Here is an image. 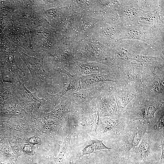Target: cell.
<instances>
[{
	"label": "cell",
	"mask_w": 164,
	"mask_h": 164,
	"mask_svg": "<svg viewBox=\"0 0 164 164\" xmlns=\"http://www.w3.org/2000/svg\"><path fill=\"white\" fill-rule=\"evenodd\" d=\"M144 133L142 128H137L132 130L128 135L126 141V147L128 150L135 147L140 142Z\"/></svg>",
	"instance_id": "obj_1"
},
{
	"label": "cell",
	"mask_w": 164,
	"mask_h": 164,
	"mask_svg": "<svg viewBox=\"0 0 164 164\" xmlns=\"http://www.w3.org/2000/svg\"><path fill=\"white\" fill-rule=\"evenodd\" d=\"M112 148L106 146L103 143L102 141L97 139L90 140L89 145L87 146L83 150L82 156L90 154L97 150L103 149L109 150Z\"/></svg>",
	"instance_id": "obj_2"
},
{
	"label": "cell",
	"mask_w": 164,
	"mask_h": 164,
	"mask_svg": "<svg viewBox=\"0 0 164 164\" xmlns=\"http://www.w3.org/2000/svg\"><path fill=\"white\" fill-rule=\"evenodd\" d=\"M137 148L138 155L141 158H145L148 156L150 152V146L148 142L142 141Z\"/></svg>",
	"instance_id": "obj_3"
},
{
	"label": "cell",
	"mask_w": 164,
	"mask_h": 164,
	"mask_svg": "<svg viewBox=\"0 0 164 164\" xmlns=\"http://www.w3.org/2000/svg\"><path fill=\"white\" fill-rule=\"evenodd\" d=\"M105 124L102 125L104 131L112 129L117 126L118 122L117 121L110 120L105 123Z\"/></svg>",
	"instance_id": "obj_4"
},
{
	"label": "cell",
	"mask_w": 164,
	"mask_h": 164,
	"mask_svg": "<svg viewBox=\"0 0 164 164\" xmlns=\"http://www.w3.org/2000/svg\"><path fill=\"white\" fill-rule=\"evenodd\" d=\"M164 161V142L163 140L162 142V153L161 156V163H163Z\"/></svg>",
	"instance_id": "obj_5"
}]
</instances>
